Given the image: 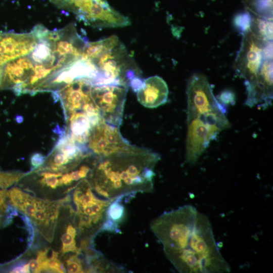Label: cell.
<instances>
[{
    "mask_svg": "<svg viewBox=\"0 0 273 273\" xmlns=\"http://www.w3.org/2000/svg\"><path fill=\"white\" fill-rule=\"evenodd\" d=\"M23 174L15 172L0 171V188L6 189L18 181Z\"/></svg>",
    "mask_w": 273,
    "mask_h": 273,
    "instance_id": "20",
    "label": "cell"
},
{
    "mask_svg": "<svg viewBox=\"0 0 273 273\" xmlns=\"http://www.w3.org/2000/svg\"><path fill=\"white\" fill-rule=\"evenodd\" d=\"M187 122L200 115L224 112L214 97L210 85L204 75L194 73L187 87Z\"/></svg>",
    "mask_w": 273,
    "mask_h": 273,
    "instance_id": "9",
    "label": "cell"
},
{
    "mask_svg": "<svg viewBox=\"0 0 273 273\" xmlns=\"http://www.w3.org/2000/svg\"><path fill=\"white\" fill-rule=\"evenodd\" d=\"M235 24L238 29L245 32L251 27V18L247 13L239 14L235 18Z\"/></svg>",
    "mask_w": 273,
    "mask_h": 273,
    "instance_id": "21",
    "label": "cell"
},
{
    "mask_svg": "<svg viewBox=\"0 0 273 273\" xmlns=\"http://www.w3.org/2000/svg\"><path fill=\"white\" fill-rule=\"evenodd\" d=\"M93 84L92 78H75L59 90L54 92L53 95L55 99L57 98L61 100L69 116L84 113L88 116L91 124H95L101 116L92 96Z\"/></svg>",
    "mask_w": 273,
    "mask_h": 273,
    "instance_id": "6",
    "label": "cell"
},
{
    "mask_svg": "<svg viewBox=\"0 0 273 273\" xmlns=\"http://www.w3.org/2000/svg\"><path fill=\"white\" fill-rule=\"evenodd\" d=\"M119 127L107 123L101 117L92 127L87 141L90 152L100 158L132 147L133 145L122 136Z\"/></svg>",
    "mask_w": 273,
    "mask_h": 273,
    "instance_id": "10",
    "label": "cell"
},
{
    "mask_svg": "<svg viewBox=\"0 0 273 273\" xmlns=\"http://www.w3.org/2000/svg\"><path fill=\"white\" fill-rule=\"evenodd\" d=\"M46 157L41 154L36 153L33 154L30 158V162L34 169H36L42 165L44 162Z\"/></svg>",
    "mask_w": 273,
    "mask_h": 273,
    "instance_id": "22",
    "label": "cell"
},
{
    "mask_svg": "<svg viewBox=\"0 0 273 273\" xmlns=\"http://www.w3.org/2000/svg\"><path fill=\"white\" fill-rule=\"evenodd\" d=\"M28 263L24 265H17L10 271V272H30Z\"/></svg>",
    "mask_w": 273,
    "mask_h": 273,
    "instance_id": "23",
    "label": "cell"
},
{
    "mask_svg": "<svg viewBox=\"0 0 273 273\" xmlns=\"http://www.w3.org/2000/svg\"><path fill=\"white\" fill-rule=\"evenodd\" d=\"M123 197L114 200L109 205L106 212L105 221L101 231L119 232L118 223L124 215V208L120 200Z\"/></svg>",
    "mask_w": 273,
    "mask_h": 273,
    "instance_id": "14",
    "label": "cell"
},
{
    "mask_svg": "<svg viewBox=\"0 0 273 273\" xmlns=\"http://www.w3.org/2000/svg\"><path fill=\"white\" fill-rule=\"evenodd\" d=\"M160 155L148 149H129L99 158L88 180L92 190L106 199L152 192L154 168Z\"/></svg>",
    "mask_w": 273,
    "mask_h": 273,
    "instance_id": "1",
    "label": "cell"
},
{
    "mask_svg": "<svg viewBox=\"0 0 273 273\" xmlns=\"http://www.w3.org/2000/svg\"><path fill=\"white\" fill-rule=\"evenodd\" d=\"M168 88L165 81L155 75L144 80L142 86L136 92L139 102L144 107L155 108L166 103Z\"/></svg>",
    "mask_w": 273,
    "mask_h": 273,
    "instance_id": "13",
    "label": "cell"
},
{
    "mask_svg": "<svg viewBox=\"0 0 273 273\" xmlns=\"http://www.w3.org/2000/svg\"><path fill=\"white\" fill-rule=\"evenodd\" d=\"M8 200L6 189L0 190V228L10 224L17 213L7 203Z\"/></svg>",
    "mask_w": 273,
    "mask_h": 273,
    "instance_id": "16",
    "label": "cell"
},
{
    "mask_svg": "<svg viewBox=\"0 0 273 273\" xmlns=\"http://www.w3.org/2000/svg\"><path fill=\"white\" fill-rule=\"evenodd\" d=\"M93 82L92 96L101 117L107 123L119 127L128 86L119 83Z\"/></svg>",
    "mask_w": 273,
    "mask_h": 273,
    "instance_id": "8",
    "label": "cell"
},
{
    "mask_svg": "<svg viewBox=\"0 0 273 273\" xmlns=\"http://www.w3.org/2000/svg\"><path fill=\"white\" fill-rule=\"evenodd\" d=\"M254 26L244 32L235 64L236 73L245 79L246 86L256 79L263 60L264 40L255 25Z\"/></svg>",
    "mask_w": 273,
    "mask_h": 273,
    "instance_id": "7",
    "label": "cell"
},
{
    "mask_svg": "<svg viewBox=\"0 0 273 273\" xmlns=\"http://www.w3.org/2000/svg\"><path fill=\"white\" fill-rule=\"evenodd\" d=\"M77 230L75 221L73 223H69L66 226L65 232L61 237L62 243L61 252L62 254H65L70 252L78 255L81 254L80 248L76 246Z\"/></svg>",
    "mask_w": 273,
    "mask_h": 273,
    "instance_id": "15",
    "label": "cell"
},
{
    "mask_svg": "<svg viewBox=\"0 0 273 273\" xmlns=\"http://www.w3.org/2000/svg\"><path fill=\"white\" fill-rule=\"evenodd\" d=\"M179 272H230L214 239L208 217L200 213L196 225L183 248L166 255Z\"/></svg>",
    "mask_w": 273,
    "mask_h": 273,
    "instance_id": "2",
    "label": "cell"
},
{
    "mask_svg": "<svg viewBox=\"0 0 273 273\" xmlns=\"http://www.w3.org/2000/svg\"><path fill=\"white\" fill-rule=\"evenodd\" d=\"M186 161L195 164L222 130L230 127L225 115L212 113L200 115L187 122Z\"/></svg>",
    "mask_w": 273,
    "mask_h": 273,
    "instance_id": "5",
    "label": "cell"
},
{
    "mask_svg": "<svg viewBox=\"0 0 273 273\" xmlns=\"http://www.w3.org/2000/svg\"><path fill=\"white\" fill-rule=\"evenodd\" d=\"M78 254H74L68 256L65 260L66 269L69 273L83 272V261Z\"/></svg>",
    "mask_w": 273,
    "mask_h": 273,
    "instance_id": "19",
    "label": "cell"
},
{
    "mask_svg": "<svg viewBox=\"0 0 273 273\" xmlns=\"http://www.w3.org/2000/svg\"><path fill=\"white\" fill-rule=\"evenodd\" d=\"M247 99L245 104L250 107L260 105L265 108L272 100V63L271 59L262 63L256 79L246 86Z\"/></svg>",
    "mask_w": 273,
    "mask_h": 273,
    "instance_id": "12",
    "label": "cell"
},
{
    "mask_svg": "<svg viewBox=\"0 0 273 273\" xmlns=\"http://www.w3.org/2000/svg\"><path fill=\"white\" fill-rule=\"evenodd\" d=\"M39 40L36 25L31 31L17 33L0 31V80L2 67L7 62L29 54Z\"/></svg>",
    "mask_w": 273,
    "mask_h": 273,
    "instance_id": "11",
    "label": "cell"
},
{
    "mask_svg": "<svg viewBox=\"0 0 273 273\" xmlns=\"http://www.w3.org/2000/svg\"><path fill=\"white\" fill-rule=\"evenodd\" d=\"M96 71L97 83H119L129 87L130 81L141 77V72L124 44L115 35L88 42L81 58Z\"/></svg>",
    "mask_w": 273,
    "mask_h": 273,
    "instance_id": "3",
    "label": "cell"
},
{
    "mask_svg": "<svg viewBox=\"0 0 273 273\" xmlns=\"http://www.w3.org/2000/svg\"><path fill=\"white\" fill-rule=\"evenodd\" d=\"M44 271L61 273L66 272V267L59 259L58 252L52 250L51 256L47 259L42 266L41 272Z\"/></svg>",
    "mask_w": 273,
    "mask_h": 273,
    "instance_id": "17",
    "label": "cell"
},
{
    "mask_svg": "<svg viewBox=\"0 0 273 273\" xmlns=\"http://www.w3.org/2000/svg\"><path fill=\"white\" fill-rule=\"evenodd\" d=\"M74 189L72 199L76 207L74 220L78 232L95 233L101 231L107 209L114 200L97 198L86 179L78 183Z\"/></svg>",
    "mask_w": 273,
    "mask_h": 273,
    "instance_id": "4",
    "label": "cell"
},
{
    "mask_svg": "<svg viewBox=\"0 0 273 273\" xmlns=\"http://www.w3.org/2000/svg\"><path fill=\"white\" fill-rule=\"evenodd\" d=\"M41 176L40 183L43 186L52 189L63 186L61 180L62 172H42L40 174Z\"/></svg>",
    "mask_w": 273,
    "mask_h": 273,
    "instance_id": "18",
    "label": "cell"
}]
</instances>
